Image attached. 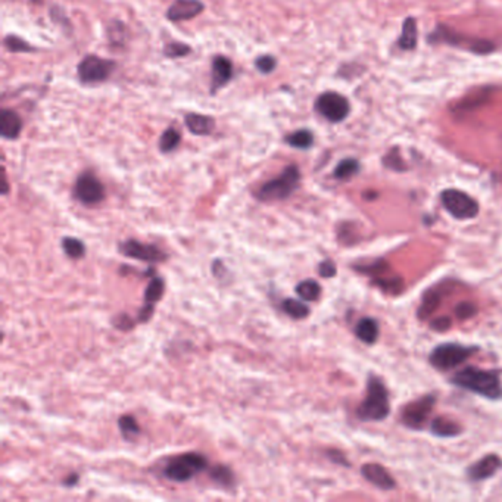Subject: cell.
<instances>
[{
    "instance_id": "cell-1",
    "label": "cell",
    "mask_w": 502,
    "mask_h": 502,
    "mask_svg": "<svg viewBox=\"0 0 502 502\" xmlns=\"http://www.w3.org/2000/svg\"><path fill=\"white\" fill-rule=\"evenodd\" d=\"M453 383L489 399L502 398V383L499 375L494 371L477 367H465L454 375Z\"/></svg>"
},
{
    "instance_id": "cell-2",
    "label": "cell",
    "mask_w": 502,
    "mask_h": 502,
    "mask_svg": "<svg viewBox=\"0 0 502 502\" xmlns=\"http://www.w3.org/2000/svg\"><path fill=\"white\" fill-rule=\"evenodd\" d=\"M389 393L383 382L370 375L367 385V397L358 408V416L363 421H382L389 416Z\"/></svg>"
},
{
    "instance_id": "cell-3",
    "label": "cell",
    "mask_w": 502,
    "mask_h": 502,
    "mask_svg": "<svg viewBox=\"0 0 502 502\" xmlns=\"http://www.w3.org/2000/svg\"><path fill=\"white\" fill-rule=\"evenodd\" d=\"M300 182V173L296 165L286 167L281 174L273 180L267 182L257 192V198L262 202H274L288 199L298 189Z\"/></svg>"
},
{
    "instance_id": "cell-4",
    "label": "cell",
    "mask_w": 502,
    "mask_h": 502,
    "mask_svg": "<svg viewBox=\"0 0 502 502\" xmlns=\"http://www.w3.org/2000/svg\"><path fill=\"white\" fill-rule=\"evenodd\" d=\"M206 469L208 460L202 454L187 453L170 460L167 467L164 469V476L171 481L185 483Z\"/></svg>"
},
{
    "instance_id": "cell-5",
    "label": "cell",
    "mask_w": 502,
    "mask_h": 502,
    "mask_svg": "<svg viewBox=\"0 0 502 502\" xmlns=\"http://www.w3.org/2000/svg\"><path fill=\"white\" fill-rule=\"evenodd\" d=\"M477 351L474 346H462L458 344H443L433 349L430 354V363L433 367L442 371L453 370L462 364L465 360Z\"/></svg>"
},
{
    "instance_id": "cell-6",
    "label": "cell",
    "mask_w": 502,
    "mask_h": 502,
    "mask_svg": "<svg viewBox=\"0 0 502 502\" xmlns=\"http://www.w3.org/2000/svg\"><path fill=\"white\" fill-rule=\"evenodd\" d=\"M440 201L443 208L457 220H470L479 214V204L470 194L457 189H448L442 192Z\"/></svg>"
},
{
    "instance_id": "cell-7",
    "label": "cell",
    "mask_w": 502,
    "mask_h": 502,
    "mask_svg": "<svg viewBox=\"0 0 502 502\" xmlns=\"http://www.w3.org/2000/svg\"><path fill=\"white\" fill-rule=\"evenodd\" d=\"M115 62L103 59L95 55H88L81 59L77 66L78 78L84 84H98L111 77L115 69Z\"/></svg>"
},
{
    "instance_id": "cell-8",
    "label": "cell",
    "mask_w": 502,
    "mask_h": 502,
    "mask_svg": "<svg viewBox=\"0 0 502 502\" xmlns=\"http://www.w3.org/2000/svg\"><path fill=\"white\" fill-rule=\"evenodd\" d=\"M315 110L330 122H340L349 115V102L336 92H326L318 96Z\"/></svg>"
},
{
    "instance_id": "cell-9",
    "label": "cell",
    "mask_w": 502,
    "mask_h": 502,
    "mask_svg": "<svg viewBox=\"0 0 502 502\" xmlns=\"http://www.w3.org/2000/svg\"><path fill=\"white\" fill-rule=\"evenodd\" d=\"M118 250L127 258H133L137 261H145L151 264H158L164 262L168 257L163 249H159L156 245H149V243H141L139 240L130 239L125 240L118 246Z\"/></svg>"
},
{
    "instance_id": "cell-10",
    "label": "cell",
    "mask_w": 502,
    "mask_h": 502,
    "mask_svg": "<svg viewBox=\"0 0 502 502\" xmlns=\"http://www.w3.org/2000/svg\"><path fill=\"white\" fill-rule=\"evenodd\" d=\"M74 196L84 205H96L105 199V187L92 173H84L77 178Z\"/></svg>"
},
{
    "instance_id": "cell-11",
    "label": "cell",
    "mask_w": 502,
    "mask_h": 502,
    "mask_svg": "<svg viewBox=\"0 0 502 502\" xmlns=\"http://www.w3.org/2000/svg\"><path fill=\"white\" fill-rule=\"evenodd\" d=\"M435 401L433 397H426L408 404L402 411V423L411 428H423L432 414Z\"/></svg>"
},
{
    "instance_id": "cell-12",
    "label": "cell",
    "mask_w": 502,
    "mask_h": 502,
    "mask_svg": "<svg viewBox=\"0 0 502 502\" xmlns=\"http://www.w3.org/2000/svg\"><path fill=\"white\" fill-rule=\"evenodd\" d=\"M201 0H174V4L167 11V18L173 23H182L193 20L204 12Z\"/></svg>"
},
{
    "instance_id": "cell-13",
    "label": "cell",
    "mask_w": 502,
    "mask_h": 502,
    "mask_svg": "<svg viewBox=\"0 0 502 502\" xmlns=\"http://www.w3.org/2000/svg\"><path fill=\"white\" fill-rule=\"evenodd\" d=\"M361 473L367 481L373 483L374 486H378L383 491H390L395 488V480H393L390 473L380 464H375V462L364 464Z\"/></svg>"
},
{
    "instance_id": "cell-14",
    "label": "cell",
    "mask_w": 502,
    "mask_h": 502,
    "mask_svg": "<svg viewBox=\"0 0 502 502\" xmlns=\"http://www.w3.org/2000/svg\"><path fill=\"white\" fill-rule=\"evenodd\" d=\"M501 465L502 460L495 454H489L472 465L469 469V477L474 481L489 479L501 469Z\"/></svg>"
},
{
    "instance_id": "cell-15",
    "label": "cell",
    "mask_w": 502,
    "mask_h": 502,
    "mask_svg": "<svg viewBox=\"0 0 502 502\" xmlns=\"http://www.w3.org/2000/svg\"><path fill=\"white\" fill-rule=\"evenodd\" d=\"M233 78V64L226 57H215L212 61V87L211 92L217 93Z\"/></svg>"
},
{
    "instance_id": "cell-16",
    "label": "cell",
    "mask_w": 502,
    "mask_h": 502,
    "mask_svg": "<svg viewBox=\"0 0 502 502\" xmlns=\"http://www.w3.org/2000/svg\"><path fill=\"white\" fill-rule=\"evenodd\" d=\"M23 121L21 117L11 110H2L0 112V134L4 139H16L21 134Z\"/></svg>"
},
{
    "instance_id": "cell-17",
    "label": "cell",
    "mask_w": 502,
    "mask_h": 502,
    "mask_svg": "<svg viewBox=\"0 0 502 502\" xmlns=\"http://www.w3.org/2000/svg\"><path fill=\"white\" fill-rule=\"evenodd\" d=\"M187 129L196 136H208L212 133L215 127V121L211 117L201 114H189L186 115Z\"/></svg>"
},
{
    "instance_id": "cell-18",
    "label": "cell",
    "mask_w": 502,
    "mask_h": 502,
    "mask_svg": "<svg viewBox=\"0 0 502 502\" xmlns=\"http://www.w3.org/2000/svg\"><path fill=\"white\" fill-rule=\"evenodd\" d=\"M355 333H356V337L363 340L364 344H374L375 340H378V336H379V325H378V321H375L374 318H361L360 321H358V325L355 327Z\"/></svg>"
},
{
    "instance_id": "cell-19",
    "label": "cell",
    "mask_w": 502,
    "mask_h": 502,
    "mask_svg": "<svg viewBox=\"0 0 502 502\" xmlns=\"http://www.w3.org/2000/svg\"><path fill=\"white\" fill-rule=\"evenodd\" d=\"M417 24L414 18H407L404 21L402 27V34L399 39V47L404 50H412L417 46Z\"/></svg>"
},
{
    "instance_id": "cell-20",
    "label": "cell",
    "mask_w": 502,
    "mask_h": 502,
    "mask_svg": "<svg viewBox=\"0 0 502 502\" xmlns=\"http://www.w3.org/2000/svg\"><path fill=\"white\" fill-rule=\"evenodd\" d=\"M430 430H432V433L436 436L451 438V436H457L461 433V426L457 424L455 421L439 417L430 423Z\"/></svg>"
},
{
    "instance_id": "cell-21",
    "label": "cell",
    "mask_w": 502,
    "mask_h": 502,
    "mask_svg": "<svg viewBox=\"0 0 502 502\" xmlns=\"http://www.w3.org/2000/svg\"><path fill=\"white\" fill-rule=\"evenodd\" d=\"M296 293L302 300L314 302L321 296V286L315 280H303L296 286Z\"/></svg>"
},
{
    "instance_id": "cell-22",
    "label": "cell",
    "mask_w": 502,
    "mask_h": 502,
    "mask_svg": "<svg viewBox=\"0 0 502 502\" xmlns=\"http://www.w3.org/2000/svg\"><path fill=\"white\" fill-rule=\"evenodd\" d=\"M281 308L283 311L288 314L289 317L295 318V320H302V318H307L310 315V307L307 303H303L298 299H286L283 303H281Z\"/></svg>"
},
{
    "instance_id": "cell-23",
    "label": "cell",
    "mask_w": 502,
    "mask_h": 502,
    "mask_svg": "<svg viewBox=\"0 0 502 502\" xmlns=\"http://www.w3.org/2000/svg\"><path fill=\"white\" fill-rule=\"evenodd\" d=\"M286 143L296 149H308L313 146L314 136L310 130H298L289 136H286Z\"/></svg>"
},
{
    "instance_id": "cell-24",
    "label": "cell",
    "mask_w": 502,
    "mask_h": 502,
    "mask_svg": "<svg viewBox=\"0 0 502 502\" xmlns=\"http://www.w3.org/2000/svg\"><path fill=\"white\" fill-rule=\"evenodd\" d=\"M211 480L217 483L223 488H231L235 485V474L227 467V465H215L209 473Z\"/></svg>"
},
{
    "instance_id": "cell-25",
    "label": "cell",
    "mask_w": 502,
    "mask_h": 502,
    "mask_svg": "<svg viewBox=\"0 0 502 502\" xmlns=\"http://www.w3.org/2000/svg\"><path fill=\"white\" fill-rule=\"evenodd\" d=\"M180 140H182V136H180V132L175 130V129H168L163 133V136H160L159 139V149L163 153H170L173 151L177 149V146L180 145Z\"/></svg>"
},
{
    "instance_id": "cell-26",
    "label": "cell",
    "mask_w": 502,
    "mask_h": 502,
    "mask_svg": "<svg viewBox=\"0 0 502 502\" xmlns=\"http://www.w3.org/2000/svg\"><path fill=\"white\" fill-rule=\"evenodd\" d=\"M62 249H64L65 255L71 259H80L86 254L84 243L76 238H64L62 239Z\"/></svg>"
},
{
    "instance_id": "cell-27",
    "label": "cell",
    "mask_w": 502,
    "mask_h": 502,
    "mask_svg": "<svg viewBox=\"0 0 502 502\" xmlns=\"http://www.w3.org/2000/svg\"><path fill=\"white\" fill-rule=\"evenodd\" d=\"M358 170H360V164H358V160L348 158V159L340 160V163L337 164V167L334 170V177L339 178V180H348V178H351L352 175H355L358 173Z\"/></svg>"
},
{
    "instance_id": "cell-28",
    "label": "cell",
    "mask_w": 502,
    "mask_h": 502,
    "mask_svg": "<svg viewBox=\"0 0 502 502\" xmlns=\"http://www.w3.org/2000/svg\"><path fill=\"white\" fill-rule=\"evenodd\" d=\"M164 280L160 277H152L151 283L148 284L146 292H145V302L149 305H155L164 295Z\"/></svg>"
},
{
    "instance_id": "cell-29",
    "label": "cell",
    "mask_w": 502,
    "mask_h": 502,
    "mask_svg": "<svg viewBox=\"0 0 502 502\" xmlns=\"http://www.w3.org/2000/svg\"><path fill=\"white\" fill-rule=\"evenodd\" d=\"M118 426H119V430H121V433L125 439H134L136 436L140 435V427L136 421V419L133 416H122L119 420H118Z\"/></svg>"
},
{
    "instance_id": "cell-30",
    "label": "cell",
    "mask_w": 502,
    "mask_h": 502,
    "mask_svg": "<svg viewBox=\"0 0 502 502\" xmlns=\"http://www.w3.org/2000/svg\"><path fill=\"white\" fill-rule=\"evenodd\" d=\"M164 53L167 58H183L187 53H190V46L180 42H173L165 46Z\"/></svg>"
},
{
    "instance_id": "cell-31",
    "label": "cell",
    "mask_w": 502,
    "mask_h": 502,
    "mask_svg": "<svg viewBox=\"0 0 502 502\" xmlns=\"http://www.w3.org/2000/svg\"><path fill=\"white\" fill-rule=\"evenodd\" d=\"M4 45L9 52H33V47L18 35H6Z\"/></svg>"
},
{
    "instance_id": "cell-32",
    "label": "cell",
    "mask_w": 502,
    "mask_h": 502,
    "mask_svg": "<svg viewBox=\"0 0 502 502\" xmlns=\"http://www.w3.org/2000/svg\"><path fill=\"white\" fill-rule=\"evenodd\" d=\"M438 305H439V296L435 292H428L424 296V300L421 303V308L419 310L420 318H424L427 314L433 313L438 308Z\"/></svg>"
},
{
    "instance_id": "cell-33",
    "label": "cell",
    "mask_w": 502,
    "mask_h": 502,
    "mask_svg": "<svg viewBox=\"0 0 502 502\" xmlns=\"http://www.w3.org/2000/svg\"><path fill=\"white\" fill-rule=\"evenodd\" d=\"M277 61L272 55H262L255 61V66L258 71H261L262 74H270L276 69Z\"/></svg>"
},
{
    "instance_id": "cell-34",
    "label": "cell",
    "mask_w": 502,
    "mask_h": 502,
    "mask_svg": "<svg viewBox=\"0 0 502 502\" xmlns=\"http://www.w3.org/2000/svg\"><path fill=\"white\" fill-rule=\"evenodd\" d=\"M477 314V307L472 302H461L455 307V315L461 320L472 318Z\"/></svg>"
},
{
    "instance_id": "cell-35",
    "label": "cell",
    "mask_w": 502,
    "mask_h": 502,
    "mask_svg": "<svg viewBox=\"0 0 502 502\" xmlns=\"http://www.w3.org/2000/svg\"><path fill=\"white\" fill-rule=\"evenodd\" d=\"M318 273H320L321 277L332 279L333 276H336V265H334V262L330 261V259L322 261V262L318 265Z\"/></svg>"
},
{
    "instance_id": "cell-36",
    "label": "cell",
    "mask_w": 502,
    "mask_h": 502,
    "mask_svg": "<svg viewBox=\"0 0 502 502\" xmlns=\"http://www.w3.org/2000/svg\"><path fill=\"white\" fill-rule=\"evenodd\" d=\"M132 325H133L132 318H130L129 315H125V314H119V315L114 320V326H115L117 329H119V330H129V329L133 327Z\"/></svg>"
},
{
    "instance_id": "cell-37",
    "label": "cell",
    "mask_w": 502,
    "mask_h": 502,
    "mask_svg": "<svg viewBox=\"0 0 502 502\" xmlns=\"http://www.w3.org/2000/svg\"><path fill=\"white\" fill-rule=\"evenodd\" d=\"M451 327V318L448 317H440L432 322V329L438 332H446Z\"/></svg>"
},
{
    "instance_id": "cell-38",
    "label": "cell",
    "mask_w": 502,
    "mask_h": 502,
    "mask_svg": "<svg viewBox=\"0 0 502 502\" xmlns=\"http://www.w3.org/2000/svg\"><path fill=\"white\" fill-rule=\"evenodd\" d=\"M153 310H155V305L145 303V307L139 311V321H141V322L149 321L151 317L153 315Z\"/></svg>"
},
{
    "instance_id": "cell-39",
    "label": "cell",
    "mask_w": 502,
    "mask_h": 502,
    "mask_svg": "<svg viewBox=\"0 0 502 502\" xmlns=\"http://www.w3.org/2000/svg\"><path fill=\"white\" fill-rule=\"evenodd\" d=\"M66 479H68V480H65V485H66V486H73V485H76V483L78 481V474L68 476Z\"/></svg>"
}]
</instances>
